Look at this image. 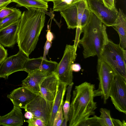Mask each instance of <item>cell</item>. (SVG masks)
<instances>
[{"label":"cell","instance_id":"6da1fadb","mask_svg":"<svg viewBox=\"0 0 126 126\" xmlns=\"http://www.w3.org/2000/svg\"><path fill=\"white\" fill-rule=\"evenodd\" d=\"M45 14L42 10L31 8L22 14L17 43L19 50L28 57L36 47L44 26Z\"/></svg>","mask_w":126,"mask_h":126},{"label":"cell","instance_id":"7a4b0ae2","mask_svg":"<svg viewBox=\"0 0 126 126\" xmlns=\"http://www.w3.org/2000/svg\"><path fill=\"white\" fill-rule=\"evenodd\" d=\"M95 86L87 82L75 86L68 114L69 126H79L95 115L97 103L94 98Z\"/></svg>","mask_w":126,"mask_h":126},{"label":"cell","instance_id":"3957f363","mask_svg":"<svg viewBox=\"0 0 126 126\" xmlns=\"http://www.w3.org/2000/svg\"><path fill=\"white\" fill-rule=\"evenodd\" d=\"M83 35L79 43L83 48L85 59L96 56L100 58L103 47L109 39L106 26L92 12L87 24L82 28Z\"/></svg>","mask_w":126,"mask_h":126},{"label":"cell","instance_id":"277c9868","mask_svg":"<svg viewBox=\"0 0 126 126\" xmlns=\"http://www.w3.org/2000/svg\"><path fill=\"white\" fill-rule=\"evenodd\" d=\"M100 58L112 69L115 74L126 78V50L119 44L108 39Z\"/></svg>","mask_w":126,"mask_h":126},{"label":"cell","instance_id":"5b68a950","mask_svg":"<svg viewBox=\"0 0 126 126\" xmlns=\"http://www.w3.org/2000/svg\"><path fill=\"white\" fill-rule=\"evenodd\" d=\"M97 72L99 83L98 89L94 91V97L101 96L104 103H106L115 74L112 68L100 58H98Z\"/></svg>","mask_w":126,"mask_h":126},{"label":"cell","instance_id":"8992f818","mask_svg":"<svg viewBox=\"0 0 126 126\" xmlns=\"http://www.w3.org/2000/svg\"><path fill=\"white\" fill-rule=\"evenodd\" d=\"M77 48L74 45L67 44L62 58L56 67V73L59 82L64 83L67 86L73 82V71L71 66L77 57Z\"/></svg>","mask_w":126,"mask_h":126},{"label":"cell","instance_id":"52a82bcc","mask_svg":"<svg viewBox=\"0 0 126 126\" xmlns=\"http://www.w3.org/2000/svg\"><path fill=\"white\" fill-rule=\"evenodd\" d=\"M54 101H47L40 95H37L24 109L25 111H30L33 117L40 118L47 126H49Z\"/></svg>","mask_w":126,"mask_h":126},{"label":"cell","instance_id":"ba28073f","mask_svg":"<svg viewBox=\"0 0 126 126\" xmlns=\"http://www.w3.org/2000/svg\"><path fill=\"white\" fill-rule=\"evenodd\" d=\"M109 97L115 109L126 114V78L115 74Z\"/></svg>","mask_w":126,"mask_h":126},{"label":"cell","instance_id":"9c48e42d","mask_svg":"<svg viewBox=\"0 0 126 126\" xmlns=\"http://www.w3.org/2000/svg\"><path fill=\"white\" fill-rule=\"evenodd\" d=\"M90 10L106 26H111L118 14L116 8L111 10L106 7L102 0H87Z\"/></svg>","mask_w":126,"mask_h":126},{"label":"cell","instance_id":"30bf717a","mask_svg":"<svg viewBox=\"0 0 126 126\" xmlns=\"http://www.w3.org/2000/svg\"><path fill=\"white\" fill-rule=\"evenodd\" d=\"M29 58L20 50L16 54L7 57L0 64V77L7 79L13 73L23 71Z\"/></svg>","mask_w":126,"mask_h":126},{"label":"cell","instance_id":"8fae6325","mask_svg":"<svg viewBox=\"0 0 126 126\" xmlns=\"http://www.w3.org/2000/svg\"><path fill=\"white\" fill-rule=\"evenodd\" d=\"M59 82V78L56 72L47 76L40 85V95L48 101H53Z\"/></svg>","mask_w":126,"mask_h":126},{"label":"cell","instance_id":"7c38bea8","mask_svg":"<svg viewBox=\"0 0 126 126\" xmlns=\"http://www.w3.org/2000/svg\"><path fill=\"white\" fill-rule=\"evenodd\" d=\"M37 95L27 88L22 86L13 90L7 96L14 106L24 109Z\"/></svg>","mask_w":126,"mask_h":126},{"label":"cell","instance_id":"4fadbf2b","mask_svg":"<svg viewBox=\"0 0 126 126\" xmlns=\"http://www.w3.org/2000/svg\"><path fill=\"white\" fill-rule=\"evenodd\" d=\"M20 18L10 25L0 29V43L5 47H13L17 43Z\"/></svg>","mask_w":126,"mask_h":126},{"label":"cell","instance_id":"5bb4252c","mask_svg":"<svg viewBox=\"0 0 126 126\" xmlns=\"http://www.w3.org/2000/svg\"><path fill=\"white\" fill-rule=\"evenodd\" d=\"M48 75L47 73L39 70L32 72L28 73L27 77L22 81V86L27 88L37 95H40V85Z\"/></svg>","mask_w":126,"mask_h":126},{"label":"cell","instance_id":"9a60e30c","mask_svg":"<svg viewBox=\"0 0 126 126\" xmlns=\"http://www.w3.org/2000/svg\"><path fill=\"white\" fill-rule=\"evenodd\" d=\"M24 117L21 108L14 106L12 110L4 116H0V126H20L23 125Z\"/></svg>","mask_w":126,"mask_h":126},{"label":"cell","instance_id":"2e32d148","mask_svg":"<svg viewBox=\"0 0 126 126\" xmlns=\"http://www.w3.org/2000/svg\"><path fill=\"white\" fill-rule=\"evenodd\" d=\"M118 16L111 26L118 33L119 45L123 49L126 48V16L123 10L119 8Z\"/></svg>","mask_w":126,"mask_h":126},{"label":"cell","instance_id":"e0dca14e","mask_svg":"<svg viewBox=\"0 0 126 126\" xmlns=\"http://www.w3.org/2000/svg\"><path fill=\"white\" fill-rule=\"evenodd\" d=\"M78 2L69 8L60 12L61 15L64 19L69 29H73L77 27Z\"/></svg>","mask_w":126,"mask_h":126},{"label":"cell","instance_id":"ac0fdd59","mask_svg":"<svg viewBox=\"0 0 126 126\" xmlns=\"http://www.w3.org/2000/svg\"><path fill=\"white\" fill-rule=\"evenodd\" d=\"M100 115L98 117L99 123L100 126H126V123L124 120L122 122L120 120L112 118L109 110L101 108L100 110Z\"/></svg>","mask_w":126,"mask_h":126},{"label":"cell","instance_id":"d6986e66","mask_svg":"<svg viewBox=\"0 0 126 126\" xmlns=\"http://www.w3.org/2000/svg\"><path fill=\"white\" fill-rule=\"evenodd\" d=\"M67 86L65 83L59 82L56 94L54 100L49 126H52L56 114L63 100Z\"/></svg>","mask_w":126,"mask_h":126},{"label":"cell","instance_id":"ffe728a7","mask_svg":"<svg viewBox=\"0 0 126 126\" xmlns=\"http://www.w3.org/2000/svg\"><path fill=\"white\" fill-rule=\"evenodd\" d=\"M12 1L16 3L17 6L24 7L27 9H38L45 12L48 11L47 2L44 0H12Z\"/></svg>","mask_w":126,"mask_h":126},{"label":"cell","instance_id":"44dd1931","mask_svg":"<svg viewBox=\"0 0 126 126\" xmlns=\"http://www.w3.org/2000/svg\"><path fill=\"white\" fill-rule=\"evenodd\" d=\"M22 15L21 11L18 9L15 8L14 11L0 22V29L6 27L20 18Z\"/></svg>","mask_w":126,"mask_h":126},{"label":"cell","instance_id":"7402d4cb","mask_svg":"<svg viewBox=\"0 0 126 126\" xmlns=\"http://www.w3.org/2000/svg\"><path fill=\"white\" fill-rule=\"evenodd\" d=\"M81 0H56L53 1V9L55 11H63Z\"/></svg>","mask_w":126,"mask_h":126},{"label":"cell","instance_id":"603a6c76","mask_svg":"<svg viewBox=\"0 0 126 126\" xmlns=\"http://www.w3.org/2000/svg\"><path fill=\"white\" fill-rule=\"evenodd\" d=\"M87 5V0H81L77 2L78 22L76 31L81 32L82 28L80 24L82 17L84 11Z\"/></svg>","mask_w":126,"mask_h":126},{"label":"cell","instance_id":"cb8c5ba5","mask_svg":"<svg viewBox=\"0 0 126 126\" xmlns=\"http://www.w3.org/2000/svg\"><path fill=\"white\" fill-rule=\"evenodd\" d=\"M64 103L63 100L55 116L52 126H61L64 118L63 107Z\"/></svg>","mask_w":126,"mask_h":126},{"label":"cell","instance_id":"d4e9b609","mask_svg":"<svg viewBox=\"0 0 126 126\" xmlns=\"http://www.w3.org/2000/svg\"><path fill=\"white\" fill-rule=\"evenodd\" d=\"M92 13L89 8L88 4L85 8L83 14L81 21L80 26L82 28L88 23Z\"/></svg>","mask_w":126,"mask_h":126},{"label":"cell","instance_id":"484cf974","mask_svg":"<svg viewBox=\"0 0 126 126\" xmlns=\"http://www.w3.org/2000/svg\"><path fill=\"white\" fill-rule=\"evenodd\" d=\"M98 117L94 115L91 117H89L82 123L80 126H100L98 120Z\"/></svg>","mask_w":126,"mask_h":126},{"label":"cell","instance_id":"4316f807","mask_svg":"<svg viewBox=\"0 0 126 126\" xmlns=\"http://www.w3.org/2000/svg\"><path fill=\"white\" fill-rule=\"evenodd\" d=\"M15 8L6 7L0 8V22L6 17L12 14L14 11Z\"/></svg>","mask_w":126,"mask_h":126},{"label":"cell","instance_id":"83f0119b","mask_svg":"<svg viewBox=\"0 0 126 126\" xmlns=\"http://www.w3.org/2000/svg\"><path fill=\"white\" fill-rule=\"evenodd\" d=\"M29 126H47L45 123L41 119L35 117L28 119L25 121Z\"/></svg>","mask_w":126,"mask_h":126},{"label":"cell","instance_id":"f1b7e54d","mask_svg":"<svg viewBox=\"0 0 126 126\" xmlns=\"http://www.w3.org/2000/svg\"><path fill=\"white\" fill-rule=\"evenodd\" d=\"M70 108V101H65L63 107V113L65 121L67 123L68 121V114Z\"/></svg>","mask_w":126,"mask_h":126},{"label":"cell","instance_id":"f546056e","mask_svg":"<svg viewBox=\"0 0 126 126\" xmlns=\"http://www.w3.org/2000/svg\"><path fill=\"white\" fill-rule=\"evenodd\" d=\"M52 42H50L46 40L44 47V51L43 56V60H47L46 56L48 55V53L49 48L51 47Z\"/></svg>","mask_w":126,"mask_h":126},{"label":"cell","instance_id":"4dcf8cb0","mask_svg":"<svg viewBox=\"0 0 126 126\" xmlns=\"http://www.w3.org/2000/svg\"><path fill=\"white\" fill-rule=\"evenodd\" d=\"M7 50L0 43V64L7 57Z\"/></svg>","mask_w":126,"mask_h":126},{"label":"cell","instance_id":"1f68e13d","mask_svg":"<svg viewBox=\"0 0 126 126\" xmlns=\"http://www.w3.org/2000/svg\"><path fill=\"white\" fill-rule=\"evenodd\" d=\"M105 5L109 9L112 10L116 8L115 0H102Z\"/></svg>","mask_w":126,"mask_h":126},{"label":"cell","instance_id":"d6a6232c","mask_svg":"<svg viewBox=\"0 0 126 126\" xmlns=\"http://www.w3.org/2000/svg\"><path fill=\"white\" fill-rule=\"evenodd\" d=\"M73 84L74 83L72 82L70 84L68 85V86L67 88V92L65 101H70L71 96V91Z\"/></svg>","mask_w":126,"mask_h":126},{"label":"cell","instance_id":"836d02e7","mask_svg":"<svg viewBox=\"0 0 126 126\" xmlns=\"http://www.w3.org/2000/svg\"><path fill=\"white\" fill-rule=\"evenodd\" d=\"M71 69L73 71L77 72L80 71L81 68L79 64L73 63L71 65Z\"/></svg>","mask_w":126,"mask_h":126},{"label":"cell","instance_id":"e575fe53","mask_svg":"<svg viewBox=\"0 0 126 126\" xmlns=\"http://www.w3.org/2000/svg\"><path fill=\"white\" fill-rule=\"evenodd\" d=\"M46 37L47 40L50 42H52L54 38V35L48 29Z\"/></svg>","mask_w":126,"mask_h":126},{"label":"cell","instance_id":"d590c367","mask_svg":"<svg viewBox=\"0 0 126 126\" xmlns=\"http://www.w3.org/2000/svg\"><path fill=\"white\" fill-rule=\"evenodd\" d=\"M12 0H0V8L6 6L12 2Z\"/></svg>","mask_w":126,"mask_h":126},{"label":"cell","instance_id":"8d00e7d4","mask_svg":"<svg viewBox=\"0 0 126 126\" xmlns=\"http://www.w3.org/2000/svg\"><path fill=\"white\" fill-rule=\"evenodd\" d=\"M24 117L25 118L28 119L33 117V115L31 112L27 111L25 113Z\"/></svg>","mask_w":126,"mask_h":126},{"label":"cell","instance_id":"74e56055","mask_svg":"<svg viewBox=\"0 0 126 126\" xmlns=\"http://www.w3.org/2000/svg\"><path fill=\"white\" fill-rule=\"evenodd\" d=\"M67 123L65 120L64 117L61 126H67Z\"/></svg>","mask_w":126,"mask_h":126},{"label":"cell","instance_id":"f35d334b","mask_svg":"<svg viewBox=\"0 0 126 126\" xmlns=\"http://www.w3.org/2000/svg\"><path fill=\"white\" fill-rule=\"evenodd\" d=\"M44 0L46 1L47 2L50 1L53 2V1L56 0Z\"/></svg>","mask_w":126,"mask_h":126}]
</instances>
